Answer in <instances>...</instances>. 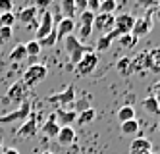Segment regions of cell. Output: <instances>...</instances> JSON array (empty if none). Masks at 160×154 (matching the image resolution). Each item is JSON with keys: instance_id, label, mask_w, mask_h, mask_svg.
<instances>
[{"instance_id": "1", "label": "cell", "mask_w": 160, "mask_h": 154, "mask_svg": "<svg viewBox=\"0 0 160 154\" xmlns=\"http://www.w3.org/2000/svg\"><path fill=\"white\" fill-rule=\"evenodd\" d=\"M47 75H48V67L47 66H42V64H31L25 69L23 77H21V83L29 89V87H35V85H39V83H42L44 79H47Z\"/></svg>"}, {"instance_id": "2", "label": "cell", "mask_w": 160, "mask_h": 154, "mask_svg": "<svg viewBox=\"0 0 160 154\" xmlns=\"http://www.w3.org/2000/svg\"><path fill=\"white\" fill-rule=\"evenodd\" d=\"M97 66H98V56H97L93 50H89V52L83 54L81 62L75 66V73H77L79 77H89V75L97 69Z\"/></svg>"}, {"instance_id": "3", "label": "cell", "mask_w": 160, "mask_h": 154, "mask_svg": "<svg viewBox=\"0 0 160 154\" xmlns=\"http://www.w3.org/2000/svg\"><path fill=\"white\" fill-rule=\"evenodd\" d=\"M25 97H27V87H25L21 81H16L14 85H10V89H8V92L4 94L2 102H4V104H10V102H14V104H23V102H25Z\"/></svg>"}, {"instance_id": "4", "label": "cell", "mask_w": 160, "mask_h": 154, "mask_svg": "<svg viewBox=\"0 0 160 154\" xmlns=\"http://www.w3.org/2000/svg\"><path fill=\"white\" fill-rule=\"evenodd\" d=\"M48 102L50 104H58V108H64V106H73V102H75V87L73 85H68L64 91L56 92V94H50Z\"/></svg>"}, {"instance_id": "5", "label": "cell", "mask_w": 160, "mask_h": 154, "mask_svg": "<svg viewBox=\"0 0 160 154\" xmlns=\"http://www.w3.org/2000/svg\"><path fill=\"white\" fill-rule=\"evenodd\" d=\"M29 114H31V104L25 100V102L21 104L18 110H14V112H10V114H6V116L0 117V123H2V125L16 123V122H21V123H23L27 117H29Z\"/></svg>"}, {"instance_id": "6", "label": "cell", "mask_w": 160, "mask_h": 154, "mask_svg": "<svg viewBox=\"0 0 160 154\" xmlns=\"http://www.w3.org/2000/svg\"><path fill=\"white\" fill-rule=\"evenodd\" d=\"M52 29H54V16L47 10V12H42V16H41V23L35 31V41H42L47 35L52 33Z\"/></svg>"}, {"instance_id": "7", "label": "cell", "mask_w": 160, "mask_h": 154, "mask_svg": "<svg viewBox=\"0 0 160 154\" xmlns=\"http://www.w3.org/2000/svg\"><path fill=\"white\" fill-rule=\"evenodd\" d=\"M114 21H116V16L114 14H98L95 16V23H93V29L102 31V35H108L114 31Z\"/></svg>"}, {"instance_id": "8", "label": "cell", "mask_w": 160, "mask_h": 154, "mask_svg": "<svg viewBox=\"0 0 160 154\" xmlns=\"http://www.w3.org/2000/svg\"><path fill=\"white\" fill-rule=\"evenodd\" d=\"M133 23H135V17L131 14H123V16H116V21H114V31L122 35H129L133 31Z\"/></svg>"}, {"instance_id": "9", "label": "cell", "mask_w": 160, "mask_h": 154, "mask_svg": "<svg viewBox=\"0 0 160 154\" xmlns=\"http://www.w3.org/2000/svg\"><path fill=\"white\" fill-rule=\"evenodd\" d=\"M151 31H152V19L148 17V16H145V17L135 19L131 35H133L135 39H141V37H147V35L151 33Z\"/></svg>"}, {"instance_id": "10", "label": "cell", "mask_w": 160, "mask_h": 154, "mask_svg": "<svg viewBox=\"0 0 160 154\" xmlns=\"http://www.w3.org/2000/svg\"><path fill=\"white\" fill-rule=\"evenodd\" d=\"M54 120L60 127H66V125H72L75 120H77V114L75 110H66V108H56L54 112Z\"/></svg>"}, {"instance_id": "11", "label": "cell", "mask_w": 160, "mask_h": 154, "mask_svg": "<svg viewBox=\"0 0 160 154\" xmlns=\"http://www.w3.org/2000/svg\"><path fill=\"white\" fill-rule=\"evenodd\" d=\"M37 131H39V123H37V120H35V117H29V120H25L23 123L19 125V129H18L16 135H18L19 139H25V137H35Z\"/></svg>"}, {"instance_id": "12", "label": "cell", "mask_w": 160, "mask_h": 154, "mask_svg": "<svg viewBox=\"0 0 160 154\" xmlns=\"http://www.w3.org/2000/svg\"><path fill=\"white\" fill-rule=\"evenodd\" d=\"M56 141H58V145H62V147L73 145V141H75V131H73V127H72V125L60 127L58 135H56Z\"/></svg>"}, {"instance_id": "13", "label": "cell", "mask_w": 160, "mask_h": 154, "mask_svg": "<svg viewBox=\"0 0 160 154\" xmlns=\"http://www.w3.org/2000/svg\"><path fill=\"white\" fill-rule=\"evenodd\" d=\"M133 152H152V143L147 137L133 139V143L129 147V154H133Z\"/></svg>"}, {"instance_id": "14", "label": "cell", "mask_w": 160, "mask_h": 154, "mask_svg": "<svg viewBox=\"0 0 160 154\" xmlns=\"http://www.w3.org/2000/svg\"><path fill=\"white\" fill-rule=\"evenodd\" d=\"M75 29V21L73 19H66L62 17L58 23H56V31H58V41L68 37V35H72V31Z\"/></svg>"}, {"instance_id": "15", "label": "cell", "mask_w": 160, "mask_h": 154, "mask_svg": "<svg viewBox=\"0 0 160 154\" xmlns=\"http://www.w3.org/2000/svg\"><path fill=\"white\" fill-rule=\"evenodd\" d=\"M35 17H37V8H33V6L23 8V10H21L19 14L16 16V19H18L19 23H23V25H29V23H33V21H35Z\"/></svg>"}, {"instance_id": "16", "label": "cell", "mask_w": 160, "mask_h": 154, "mask_svg": "<svg viewBox=\"0 0 160 154\" xmlns=\"http://www.w3.org/2000/svg\"><path fill=\"white\" fill-rule=\"evenodd\" d=\"M41 129H42V133L47 135L48 139H56V135H58V131H60V125L56 123V120H54V114H52V116L48 117V120L42 123V127H41Z\"/></svg>"}, {"instance_id": "17", "label": "cell", "mask_w": 160, "mask_h": 154, "mask_svg": "<svg viewBox=\"0 0 160 154\" xmlns=\"http://www.w3.org/2000/svg\"><path fill=\"white\" fill-rule=\"evenodd\" d=\"M64 48H66V52L68 54H73V52H77L79 48H83V42L79 41L75 35H68V37H64Z\"/></svg>"}, {"instance_id": "18", "label": "cell", "mask_w": 160, "mask_h": 154, "mask_svg": "<svg viewBox=\"0 0 160 154\" xmlns=\"http://www.w3.org/2000/svg\"><path fill=\"white\" fill-rule=\"evenodd\" d=\"M141 108L147 112V114H152V116H160V104L156 102L154 97H147L141 100Z\"/></svg>"}, {"instance_id": "19", "label": "cell", "mask_w": 160, "mask_h": 154, "mask_svg": "<svg viewBox=\"0 0 160 154\" xmlns=\"http://www.w3.org/2000/svg\"><path fill=\"white\" fill-rule=\"evenodd\" d=\"M60 14L66 19H73L75 17V2L73 0H60Z\"/></svg>"}, {"instance_id": "20", "label": "cell", "mask_w": 160, "mask_h": 154, "mask_svg": "<svg viewBox=\"0 0 160 154\" xmlns=\"http://www.w3.org/2000/svg\"><path fill=\"white\" fill-rule=\"evenodd\" d=\"M116 117H118V122H120V123L129 122V120H135V108H133V106H129V104H123L122 108L118 110Z\"/></svg>"}, {"instance_id": "21", "label": "cell", "mask_w": 160, "mask_h": 154, "mask_svg": "<svg viewBox=\"0 0 160 154\" xmlns=\"http://www.w3.org/2000/svg\"><path fill=\"white\" fill-rule=\"evenodd\" d=\"M10 62H23L27 58V50H25V44H16L12 52H10Z\"/></svg>"}, {"instance_id": "22", "label": "cell", "mask_w": 160, "mask_h": 154, "mask_svg": "<svg viewBox=\"0 0 160 154\" xmlns=\"http://www.w3.org/2000/svg\"><path fill=\"white\" fill-rule=\"evenodd\" d=\"M89 108H93L89 94H83L81 98H75V102H73V110H75V114H81V112H85V110H89Z\"/></svg>"}, {"instance_id": "23", "label": "cell", "mask_w": 160, "mask_h": 154, "mask_svg": "<svg viewBox=\"0 0 160 154\" xmlns=\"http://www.w3.org/2000/svg\"><path fill=\"white\" fill-rule=\"evenodd\" d=\"M120 129H122V135H128V137H133L139 133V123L135 120H129V122H123L120 123Z\"/></svg>"}, {"instance_id": "24", "label": "cell", "mask_w": 160, "mask_h": 154, "mask_svg": "<svg viewBox=\"0 0 160 154\" xmlns=\"http://www.w3.org/2000/svg\"><path fill=\"white\" fill-rule=\"evenodd\" d=\"M95 117H97L95 108H89V110H85V112H81V114H77V123H79V125L93 123V122H95Z\"/></svg>"}, {"instance_id": "25", "label": "cell", "mask_w": 160, "mask_h": 154, "mask_svg": "<svg viewBox=\"0 0 160 154\" xmlns=\"http://www.w3.org/2000/svg\"><path fill=\"white\" fill-rule=\"evenodd\" d=\"M25 50H27V56L31 58V60H35V58L41 54V44H39V41H35V39H33V41H29V42H25Z\"/></svg>"}, {"instance_id": "26", "label": "cell", "mask_w": 160, "mask_h": 154, "mask_svg": "<svg viewBox=\"0 0 160 154\" xmlns=\"http://www.w3.org/2000/svg\"><path fill=\"white\" fill-rule=\"evenodd\" d=\"M116 69L120 75H131V60L129 58H122L116 64Z\"/></svg>"}, {"instance_id": "27", "label": "cell", "mask_w": 160, "mask_h": 154, "mask_svg": "<svg viewBox=\"0 0 160 154\" xmlns=\"http://www.w3.org/2000/svg\"><path fill=\"white\" fill-rule=\"evenodd\" d=\"M56 42H58V31H56V27L52 29V33H50V35H47V37H44L42 41H39L41 48H44V46H47V48H50V46H54Z\"/></svg>"}, {"instance_id": "28", "label": "cell", "mask_w": 160, "mask_h": 154, "mask_svg": "<svg viewBox=\"0 0 160 154\" xmlns=\"http://www.w3.org/2000/svg\"><path fill=\"white\" fill-rule=\"evenodd\" d=\"M112 42H114V39L110 37V35H102V37L97 41V50L98 52H106L110 46H112Z\"/></svg>"}, {"instance_id": "29", "label": "cell", "mask_w": 160, "mask_h": 154, "mask_svg": "<svg viewBox=\"0 0 160 154\" xmlns=\"http://www.w3.org/2000/svg\"><path fill=\"white\" fill-rule=\"evenodd\" d=\"M95 16L97 14H93L91 10H85V12L79 14V23H81V25H93V23H95Z\"/></svg>"}, {"instance_id": "30", "label": "cell", "mask_w": 160, "mask_h": 154, "mask_svg": "<svg viewBox=\"0 0 160 154\" xmlns=\"http://www.w3.org/2000/svg\"><path fill=\"white\" fill-rule=\"evenodd\" d=\"M16 23V14L8 12V14H0V27H12Z\"/></svg>"}, {"instance_id": "31", "label": "cell", "mask_w": 160, "mask_h": 154, "mask_svg": "<svg viewBox=\"0 0 160 154\" xmlns=\"http://www.w3.org/2000/svg\"><path fill=\"white\" fill-rule=\"evenodd\" d=\"M116 10V0H102L100 2V14H114Z\"/></svg>"}, {"instance_id": "32", "label": "cell", "mask_w": 160, "mask_h": 154, "mask_svg": "<svg viewBox=\"0 0 160 154\" xmlns=\"http://www.w3.org/2000/svg\"><path fill=\"white\" fill-rule=\"evenodd\" d=\"M54 2V0H33V8H37V12H47V8Z\"/></svg>"}, {"instance_id": "33", "label": "cell", "mask_w": 160, "mask_h": 154, "mask_svg": "<svg viewBox=\"0 0 160 154\" xmlns=\"http://www.w3.org/2000/svg\"><path fill=\"white\" fill-rule=\"evenodd\" d=\"M91 33H93V25H81V27H79V41L89 39Z\"/></svg>"}, {"instance_id": "34", "label": "cell", "mask_w": 160, "mask_h": 154, "mask_svg": "<svg viewBox=\"0 0 160 154\" xmlns=\"http://www.w3.org/2000/svg\"><path fill=\"white\" fill-rule=\"evenodd\" d=\"M118 39H120V42H122V44H125V46H128V48H131V46L135 44V41H137V39L133 37L131 33H129V35H122V37H118Z\"/></svg>"}, {"instance_id": "35", "label": "cell", "mask_w": 160, "mask_h": 154, "mask_svg": "<svg viewBox=\"0 0 160 154\" xmlns=\"http://www.w3.org/2000/svg\"><path fill=\"white\" fill-rule=\"evenodd\" d=\"M14 8V0H0V14H8Z\"/></svg>"}, {"instance_id": "36", "label": "cell", "mask_w": 160, "mask_h": 154, "mask_svg": "<svg viewBox=\"0 0 160 154\" xmlns=\"http://www.w3.org/2000/svg\"><path fill=\"white\" fill-rule=\"evenodd\" d=\"M100 2H102V0H87V10H91L93 14H98Z\"/></svg>"}, {"instance_id": "37", "label": "cell", "mask_w": 160, "mask_h": 154, "mask_svg": "<svg viewBox=\"0 0 160 154\" xmlns=\"http://www.w3.org/2000/svg\"><path fill=\"white\" fill-rule=\"evenodd\" d=\"M12 39V27H0V41H10Z\"/></svg>"}, {"instance_id": "38", "label": "cell", "mask_w": 160, "mask_h": 154, "mask_svg": "<svg viewBox=\"0 0 160 154\" xmlns=\"http://www.w3.org/2000/svg\"><path fill=\"white\" fill-rule=\"evenodd\" d=\"M135 4L148 10V8H154V6H156V0H135Z\"/></svg>"}, {"instance_id": "39", "label": "cell", "mask_w": 160, "mask_h": 154, "mask_svg": "<svg viewBox=\"0 0 160 154\" xmlns=\"http://www.w3.org/2000/svg\"><path fill=\"white\" fill-rule=\"evenodd\" d=\"M151 91H152V92H151V97H154V98H156V102L160 104V81H158V83H154Z\"/></svg>"}, {"instance_id": "40", "label": "cell", "mask_w": 160, "mask_h": 154, "mask_svg": "<svg viewBox=\"0 0 160 154\" xmlns=\"http://www.w3.org/2000/svg\"><path fill=\"white\" fill-rule=\"evenodd\" d=\"M73 2H75V12H79V14L87 10V0H73Z\"/></svg>"}, {"instance_id": "41", "label": "cell", "mask_w": 160, "mask_h": 154, "mask_svg": "<svg viewBox=\"0 0 160 154\" xmlns=\"http://www.w3.org/2000/svg\"><path fill=\"white\" fill-rule=\"evenodd\" d=\"M154 16H156V19L160 21V2H156V6H154Z\"/></svg>"}, {"instance_id": "42", "label": "cell", "mask_w": 160, "mask_h": 154, "mask_svg": "<svg viewBox=\"0 0 160 154\" xmlns=\"http://www.w3.org/2000/svg\"><path fill=\"white\" fill-rule=\"evenodd\" d=\"M4 154H19V150H18V148H6Z\"/></svg>"}, {"instance_id": "43", "label": "cell", "mask_w": 160, "mask_h": 154, "mask_svg": "<svg viewBox=\"0 0 160 154\" xmlns=\"http://www.w3.org/2000/svg\"><path fill=\"white\" fill-rule=\"evenodd\" d=\"M133 154H152V152H133Z\"/></svg>"}, {"instance_id": "44", "label": "cell", "mask_w": 160, "mask_h": 154, "mask_svg": "<svg viewBox=\"0 0 160 154\" xmlns=\"http://www.w3.org/2000/svg\"><path fill=\"white\" fill-rule=\"evenodd\" d=\"M41 154H54V152H50V150H44V152H41Z\"/></svg>"}, {"instance_id": "45", "label": "cell", "mask_w": 160, "mask_h": 154, "mask_svg": "<svg viewBox=\"0 0 160 154\" xmlns=\"http://www.w3.org/2000/svg\"><path fill=\"white\" fill-rule=\"evenodd\" d=\"M0 152H2V141H0Z\"/></svg>"}, {"instance_id": "46", "label": "cell", "mask_w": 160, "mask_h": 154, "mask_svg": "<svg viewBox=\"0 0 160 154\" xmlns=\"http://www.w3.org/2000/svg\"><path fill=\"white\" fill-rule=\"evenodd\" d=\"M158 131H160V123H158Z\"/></svg>"}]
</instances>
